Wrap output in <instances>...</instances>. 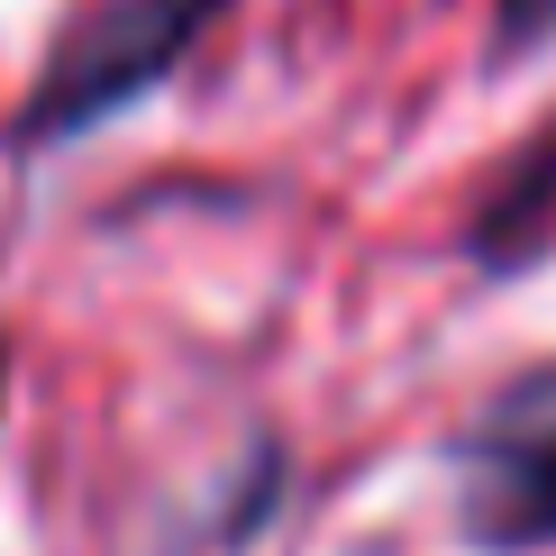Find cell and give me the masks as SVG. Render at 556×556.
Here are the masks:
<instances>
[{"mask_svg":"<svg viewBox=\"0 0 556 556\" xmlns=\"http://www.w3.org/2000/svg\"><path fill=\"white\" fill-rule=\"evenodd\" d=\"M228 10H238V0H101V10L74 18V28L55 37V55L37 64V91L18 101L10 147L18 155L74 147V137H91L101 119L137 110L147 91H165L182 74V55H192Z\"/></svg>","mask_w":556,"mask_h":556,"instance_id":"1","label":"cell"},{"mask_svg":"<svg viewBox=\"0 0 556 556\" xmlns=\"http://www.w3.org/2000/svg\"><path fill=\"white\" fill-rule=\"evenodd\" d=\"M447 483H456V520H466L475 547L493 556L556 547V365L502 383L456 429Z\"/></svg>","mask_w":556,"mask_h":556,"instance_id":"2","label":"cell"},{"mask_svg":"<svg viewBox=\"0 0 556 556\" xmlns=\"http://www.w3.org/2000/svg\"><path fill=\"white\" fill-rule=\"evenodd\" d=\"M547 247H556V119L529 137V147H511V165L483 182V201L466 219V256L493 265V274L539 265Z\"/></svg>","mask_w":556,"mask_h":556,"instance_id":"3","label":"cell"},{"mask_svg":"<svg viewBox=\"0 0 556 556\" xmlns=\"http://www.w3.org/2000/svg\"><path fill=\"white\" fill-rule=\"evenodd\" d=\"M483 46H493V64H529L539 46H556V0H493Z\"/></svg>","mask_w":556,"mask_h":556,"instance_id":"4","label":"cell"},{"mask_svg":"<svg viewBox=\"0 0 556 556\" xmlns=\"http://www.w3.org/2000/svg\"><path fill=\"white\" fill-rule=\"evenodd\" d=\"M0 375H10V356H0Z\"/></svg>","mask_w":556,"mask_h":556,"instance_id":"5","label":"cell"}]
</instances>
